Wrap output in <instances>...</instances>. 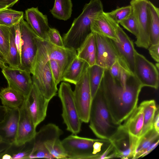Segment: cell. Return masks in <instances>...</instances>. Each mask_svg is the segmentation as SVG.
Listing matches in <instances>:
<instances>
[{
    "mask_svg": "<svg viewBox=\"0 0 159 159\" xmlns=\"http://www.w3.org/2000/svg\"><path fill=\"white\" fill-rule=\"evenodd\" d=\"M99 87L114 122L120 125L137 106L143 87L134 75L120 82L105 69Z\"/></svg>",
    "mask_w": 159,
    "mask_h": 159,
    "instance_id": "1",
    "label": "cell"
},
{
    "mask_svg": "<svg viewBox=\"0 0 159 159\" xmlns=\"http://www.w3.org/2000/svg\"><path fill=\"white\" fill-rule=\"evenodd\" d=\"M103 11L101 0H90L84 5L82 13L74 20L71 26L63 39L64 46L76 51L81 46L92 32V21Z\"/></svg>",
    "mask_w": 159,
    "mask_h": 159,
    "instance_id": "2",
    "label": "cell"
},
{
    "mask_svg": "<svg viewBox=\"0 0 159 159\" xmlns=\"http://www.w3.org/2000/svg\"><path fill=\"white\" fill-rule=\"evenodd\" d=\"M89 122L90 128L97 137L107 140L120 125L114 122L100 87L92 99Z\"/></svg>",
    "mask_w": 159,
    "mask_h": 159,
    "instance_id": "3",
    "label": "cell"
},
{
    "mask_svg": "<svg viewBox=\"0 0 159 159\" xmlns=\"http://www.w3.org/2000/svg\"><path fill=\"white\" fill-rule=\"evenodd\" d=\"M38 51L31 74L33 83L42 94L51 100L57 94V85L53 79L49 60L47 55L42 39H37Z\"/></svg>",
    "mask_w": 159,
    "mask_h": 159,
    "instance_id": "4",
    "label": "cell"
},
{
    "mask_svg": "<svg viewBox=\"0 0 159 159\" xmlns=\"http://www.w3.org/2000/svg\"><path fill=\"white\" fill-rule=\"evenodd\" d=\"M62 130L55 124L50 123L36 132L33 139V146L30 159L54 158L51 153L54 147L61 142L60 137Z\"/></svg>",
    "mask_w": 159,
    "mask_h": 159,
    "instance_id": "5",
    "label": "cell"
},
{
    "mask_svg": "<svg viewBox=\"0 0 159 159\" xmlns=\"http://www.w3.org/2000/svg\"><path fill=\"white\" fill-rule=\"evenodd\" d=\"M62 106V116L66 129L77 134L81 130L82 122L79 116L75 102L74 91L69 83L62 82L58 91Z\"/></svg>",
    "mask_w": 159,
    "mask_h": 159,
    "instance_id": "6",
    "label": "cell"
},
{
    "mask_svg": "<svg viewBox=\"0 0 159 159\" xmlns=\"http://www.w3.org/2000/svg\"><path fill=\"white\" fill-rule=\"evenodd\" d=\"M21 35V64L19 68L31 74L35 61L39 37L24 18L19 22Z\"/></svg>",
    "mask_w": 159,
    "mask_h": 159,
    "instance_id": "7",
    "label": "cell"
},
{
    "mask_svg": "<svg viewBox=\"0 0 159 159\" xmlns=\"http://www.w3.org/2000/svg\"><path fill=\"white\" fill-rule=\"evenodd\" d=\"M106 16L113 27L117 36L116 40L111 39V43L119 59L129 71L134 75L135 55L137 51L134 48L133 41L119 24Z\"/></svg>",
    "mask_w": 159,
    "mask_h": 159,
    "instance_id": "8",
    "label": "cell"
},
{
    "mask_svg": "<svg viewBox=\"0 0 159 159\" xmlns=\"http://www.w3.org/2000/svg\"><path fill=\"white\" fill-rule=\"evenodd\" d=\"M149 0H131L130 5L137 24L138 33L134 42L138 47L148 49L150 45L149 15L148 8Z\"/></svg>",
    "mask_w": 159,
    "mask_h": 159,
    "instance_id": "9",
    "label": "cell"
},
{
    "mask_svg": "<svg viewBox=\"0 0 159 159\" xmlns=\"http://www.w3.org/2000/svg\"><path fill=\"white\" fill-rule=\"evenodd\" d=\"M97 139L85 138L72 134L61 140L67 159H96L93 146Z\"/></svg>",
    "mask_w": 159,
    "mask_h": 159,
    "instance_id": "10",
    "label": "cell"
},
{
    "mask_svg": "<svg viewBox=\"0 0 159 159\" xmlns=\"http://www.w3.org/2000/svg\"><path fill=\"white\" fill-rule=\"evenodd\" d=\"M139 139L130 134L121 124L109 139L114 147L115 158L134 159Z\"/></svg>",
    "mask_w": 159,
    "mask_h": 159,
    "instance_id": "11",
    "label": "cell"
},
{
    "mask_svg": "<svg viewBox=\"0 0 159 159\" xmlns=\"http://www.w3.org/2000/svg\"><path fill=\"white\" fill-rule=\"evenodd\" d=\"M89 67L75 84L74 91V100L79 116L82 122L85 123L89 122L92 100L89 80Z\"/></svg>",
    "mask_w": 159,
    "mask_h": 159,
    "instance_id": "12",
    "label": "cell"
},
{
    "mask_svg": "<svg viewBox=\"0 0 159 159\" xmlns=\"http://www.w3.org/2000/svg\"><path fill=\"white\" fill-rule=\"evenodd\" d=\"M158 70L156 66L143 55L136 52L135 55L134 75L143 87L157 89Z\"/></svg>",
    "mask_w": 159,
    "mask_h": 159,
    "instance_id": "13",
    "label": "cell"
},
{
    "mask_svg": "<svg viewBox=\"0 0 159 159\" xmlns=\"http://www.w3.org/2000/svg\"><path fill=\"white\" fill-rule=\"evenodd\" d=\"M50 100L46 98L33 83L25 103L36 127L45 119Z\"/></svg>",
    "mask_w": 159,
    "mask_h": 159,
    "instance_id": "14",
    "label": "cell"
},
{
    "mask_svg": "<svg viewBox=\"0 0 159 159\" xmlns=\"http://www.w3.org/2000/svg\"><path fill=\"white\" fill-rule=\"evenodd\" d=\"M2 72L8 86L18 91L25 98L27 96L33 84L30 73L19 68L7 66L2 69Z\"/></svg>",
    "mask_w": 159,
    "mask_h": 159,
    "instance_id": "15",
    "label": "cell"
},
{
    "mask_svg": "<svg viewBox=\"0 0 159 159\" xmlns=\"http://www.w3.org/2000/svg\"><path fill=\"white\" fill-rule=\"evenodd\" d=\"M94 33L96 45V64L108 69L119 58L110 39Z\"/></svg>",
    "mask_w": 159,
    "mask_h": 159,
    "instance_id": "16",
    "label": "cell"
},
{
    "mask_svg": "<svg viewBox=\"0 0 159 159\" xmlns=\"http://www.w3.org/2000/svg\"><path fill=\"white\" fill-rule=\"evenodd\" d=\"M42 41L48 59L57 62L63 75L77 56L76 51L66 47L57 46L47 40L42 39Z\"/></svg>",
    "mask_w": 159,
    "mask_h": 159,
    "instance_id": "17",
    "label": "cell"
},
{
    "mask_svg": "<svg viewBox=\"0 0 159 159\" xmlns=\"http://www.w3.org/2000/svg\"><path fill=\"white\" fill-rule=\"evenodd\" d=\"M19 110L17 131L13 143L17 146L22 145L32 140L36 132V127L26 107L25 102L19 108Z\"/></svg>",
    "mask_w": 159,
    "mask_h": 159,
    "instance_id": "18",
    "label": "cell"
},
{
    "mask_svg": "<svg viewBox=\"0 0 159 159\" xmlns=\"http://www.w3.org/2000/svg\"><path fill=\"white\" fill-rule=\"evenodd\" d=\"M7 108L5 117L0 123V136L3 142L11 144L15 141L20 116L19 108Z\"/></svg>",
    "mask_w": 159,
    "mask_h": 159,
    "instance_id": "19",
    "label": "cell"
},
{
    "mask_svg": "<svg viewBox=\"0 0 159 159\" xmlns=\"http://www.w3.org/2000/svg\"><path fill=\"white\" fill-rule=\"evenodd\" d=\"M25 18L39 38L48 40V34L50 27L47 15L43 14L38 7H32L25 11Z\"/></svg>",
    "mask_w": 159,
    "mask_h": 159,
    "instance_id": "20",
    "label": "cell"
},
{
    "mask_svg": "<svg viewBox=\"0 0 159 159\" xmlns=\"http://www.w3.org/2000/svg\"><path fill=\"white\" fill-rule=\"evenodd\" d=\"M143 108L140 104L121 125L130 134L139 138L143 127Z\"/></svg>",
    "mask_w": 159,
    "mask_h": 159,
    "instance_id": "21",
    "label": "cell"
},
{
    "mask_svg": "<svg viewBox=\"0 0 159 159\" xmlns=\"http://www.w3.org/2000/svg\"><path fill=\"white\" fill-rule=\"evenodd\" d=\"M89 66L86 61L76 56L63 74L62 81L75 85Z\"/></svg>",
    "mask_w": 159,
    "mask_h": 159,
    "instance_id": "22",
    "label": "cell"
},
{
    "mask_svg": "<svg viewBox=\"0 0 159 159\" xmlns=\"http://www.w3.org/2000/svg\"><path fill=\"white\" fill-rule=\"evenodd\" d=\"M91 29L92 32L112 40H116L117 39L115 30L104 11L98 14L93 20Z\"/></svg>",
    "mask_w": 159,
    "mask_h": 159,
    "instance_id": "23",
    "label": "cell"
},
{
    "mask_svg": "<svg viewBox=\"0 0 159 159\" xmlns=\"http://www.w3.org/2000/svg\"><path fill=\"white\" fill-rule=\"evenodd\" d=\"M25 98L20 93L9 86L2 88L0 91L2 104L7 108H20L24 103Z\"/></svg>",
    "mask_w": 159,
    "mask_h": 159,
    "instance_id": "24",
    "label": "cell"
},
{
    "mask_svg": "<svg viewBox=\"0 0 159 159\" xmlns=\"http://www.w3.org/2000/svg\"><path fill=\"white\" fill-rule=\"evenodd\" d=\"M77 51V56L86 61L89 66L96 64V45L94 32L88 36Z\"/></svg>",
    "mask_w": 159,
    "mask_h": 159,
    "instance_id": "25",
    "label": "cell"
},
{
    "mask_svg": "<svg viewBox=\"0 0 159 159\" xmlns=\"http://www.w3.org/2000/svg\"><path fill=\"white\" fill-rule=\"evenodd\" d=\"M148 8L149 15L150 45L159 43V9L149 0Z\"/></svg>",
    "mask_w": 159,
    "mask_h": 159,
    "instance_id": "26",
    "label": "cell"
},
{
    "mask_svg": "<svg viewBox=\"0 0 159 159\" xmlns=\"http://www.w3.org/2000/svg\"><path fill=\"white\" fill-rule=\"evenodd\" d=\"M143 108L144 119L140 138L153 127V120L157 107L155 100H145L140 103Z\"/></svg>",
    "mask_w": 159,
    "mask_h": 159,
    "instance_id": "27",
    "label": "cell"
},
{
    "mask_svg": "<svg viewBox=\"0 0 159 159\" xmlns=\"http://www.w3.org/2000/svg\"><path fill=\"white\" fill-rule=\"evenodd\" d=\"M72 7L71 0H55L50 12L54 18L66 21L71 17Z\"/></svg>",
    "mask_w": 159,
    "mask_h": 159,
    "instance_id": "28",
    "label": "cell"
},
{
    "mask_svg": "<svg viewBox=\"0 0 159 159\" xmlns=\"http://www.w3.org/2000/svg\"><path fill=\"white\" fill-rule=\"evenodd\" d=\"M159 140V132L153 127L139 138L134 159L142 157L145 151L152 144Z\"/></svg>",
    "mask_w": 159,
    "mask_h": 159,
    "instance_id": "29",
    "label": "cell"
},
{
    "mask_svg": "<svg viewBox=\"0 0 159 159\" xmlns=\"http://www.w3.org/2000/svg\"><path fill=\"white\" fill-rule=\"evenodd\" d=\"M105 70L96 64L89 67V80L92 99L99 89Z\"/></svg>",
    "mask_w": 159,
    "mask_h": 159,
    "instance_id": "30",
    "label": "cell"
},
{
    "mask_svg": "<svg viewBox=\"0 0 159 159\" xmlns=\"http://www.w3.org/2000/svg\"><path fill=\"white\" fill-rule=\"evenodd\" d=\"M14 25L10 27V44L6 63L12 68H19L21 64L20 56L16 44Z\"/></svg>",
    "mask_w": 159,
    "mask_h": 159,
    "instance_id": "31",
    "label": "cell"
},
{
    "mask_svg": "<svg viewBox=\"0 0 159 159\" xmlns=\"http://www.w3.org/2000/svg\"><path fill=\"white\" fill-rule=\"evenodd\" d=\"M23 17V12L7 8L0 11V25L11 27L19 23Z\"/></svg>",
    "mask_w": 159,
    "mask_h": 159,
    "instance_id": "32",
    "label": "cell"
},
{
    "mask_svg": "<svg viewBox=\"0 0 159 159\" xmlns=\"http://www.w3.org/2000/svg\"><path fill=\"white\" fill-rule=\"evenodd\" d=\"M108 70L111 76L120 82L125 81L131 75H133L119 58Z\"/></svg>",
    "mask_w": 159,
    "mask_h": 159,
    "instance_id": "33",
    "label": "cell"
},
{
    "mask_svg": "<svg viewBox=\"0 0 159 159\" xmlns=\"http://www.w3.org/2000/svg\"><path fill=\"white\" fill-rule=\"evenodd\" d=\"M132 12L131 5L118 7L110 12H104L105 14L109 18L116 23H120L128 17Z\"/></svg>",
    "mask_w": 159,
    "mask_h": 159,
    "instance_id": "34",
    "label": "cell"
},
{
    "mask_svg": "<svg viewBox=\"0 0 159 159\" xmlns=\"http://www.w3.org/2000/svg\"><path fill=\"white\" fill-rule=\"evenodd\" d=\"M10 27L0 25V51L6 64L10 44Z\"/></svg>",
    "mask_w": 159,
    "mask_h": 159,
    "instance_id": "35",
    "label": "cell"
},
{
    "mask_svg": "<svg viewBox=\"0 0 159 159\" xmlns=\"http://www.w3.org/2000/svg\"><path fill=\"white\" fill-rule=\"evenodd\" d=\"M33 146V139L22 145L17 146L14 144L11 159H30Z\"/></svg>",
    "mask_w": 159,
    "mask_h": 159,
    "instance_id": "36",
    "label": "cell"
},
{
    "mask_svg": "<svg viewBox=\"0 0 159 159\" xmlns=\"http://www.w3.org/2000/svg\"><path fill=\"white\" fill-rule=\"evenodd\" d=\"M119 24L136 37L137 36L138 33V26L133 11L128 17L121 21Z\"/></svg>",
    "mask_w": 159,
    "mask_h": 159,
    "instance_id": "37",
    "label": "cell"
},
{
    "mask_svg": "<svg viewBox=\"0 0 159 159\" xmlns=\"http://www.w3.org/2000/svg\"><path fill=\"white\" fill-rule=\"evenodd\" d=\"M48 41L57 46L65 47L63 39L56 29L50 28L48 34Z\"/></svg>",
    "mask_w": 159,
    "mask_h": 159,
    "instance_id": "38",
    "label": "cell"
},
{
    "mask_svg": "<svg viewBox=\"0 0 159 159\" xmlns=\"http://www.w3.org/2000/svg\"><path fill=\"white\" fill-rule=\"evenodd\" d=\"M49 60L52 73L54 80L57 85L62 81L63 74L57 62L54 60Z\"/></svg>",
    "mask_w": 159,
    "mask_h": 159,
    "instance_id": "39",
    "label": "cell"
},
{
    "mask_svg": "<svg viewBox=\"0 0 159 159\" xmlns=\"http://www.w3.org/2000/svg\"><path fill=\"white\" fill-rule=\"evenodd\" d=\"M149 53L154 61L157 63L159 62V43L150 45L148 48Z\"/></svg>",
    "mask_w": 159,
    "mask_h": 159,
    "instance_id": "40",
    "label": "cell"
},
{
    "mask_svg": "<svg viewBox=\"0 0 159 159\" xmlns=\"http://www.w3.org/2000/svg\"><path fill=\"white\" fill-rule=\"evenodd\" d=\"M153 126L155 129L157 131L159 132V112L158 106L155 114Z\"/></svg>",
    "mask_w": 159,
    "mask_h": 159,
    "instance_id": "41",
    "label": "cell"
},
{
    "mask_svg": "<svg viewBox=\"0 0 159 159\" xmlns=\"http://www.w3.org/2000/svg\"><path fill=\"white\" fill-rule=\"evenodd\" d=\"M159 142V140L152 144L144 152L142 157L146 156L153 151L157 146Z\"/></svg>",
    "mask_w": 159,
    "mask_h": 159,
    "instance_id": "42",
    "label": "cell"
},
{
    "mask_svg": "<svg viewBox=\"0 0 159 159\" xmlns=\"http://www.w3.org/2000/svg\"><path fill=\"white\" fill-rule=\"evenodd\" d=\"M7 108L3 105H0V123L4 119L6 116Z\"/></svg>",
    "mask_w": 159,
    "mask_h": 159,
    "instance_id": "43",
    "label": "cell"
},
{
    "mask_svg": "<svg viewBox=\"0 0 159 159\" xmlns=\"http://www.w3.org/2000/svg\"><path fill=\"white\" fill-rule=\"evenodd\" d=\"M10 145V144L2 142L0 144V153L5 150Z\"/></svg>",
    "mask_w": 159,
    "mask_h": 159,
    "instance_id": "44",
    "label": "cell"
},
{
    "mask_svg": "<svg viewBox=\"0 0 159 159\" xmlns=\"http://www.w3.org/2000/svg\"><path fill=\"white\" fill-rule=\"evenodd\" d=\"M19 0H0L1 1L4 2L9 5L10 7L13 6Z\"/></svg>",
    "mask_w": 159,
    "mask_h": 159,
    "instance_id": "45",
    "label": "cell"
},
{
    "mask_svg": "<svg viewBox=\"0 0 159 159\" xmlns=\"http://www.w3.org/2000/svg\"><path fill=\"white\" fill-rule=\"evenodd\" d=\"M10 7L7 3L0 1V11Z\"/></svg>",
    "mask_w": 159,
    "mask_h": 159,
    "instance_id": "46",
    "label": "cell"
},
{
    "mask_svg": "<svg viewBox=\"0 0 159 159\" xmlns=\"http://www.w3.org/2000/svg\"><path fill=\"white\" fill-rule=\"evenodd\" d=\"M7 66L5 65V64L2 63L0 60V67L2 69L3 67H5Z\"/></svg>",
    "mask_w": 159,
    "mask_h": 159,
    "instance_id": "47",
    "label": "cell"
},
{
    "mask_svg": "<svg viewBox=\"0 0 159 159\" xmlns=\"http://www.w3.org/2000/svg\"><path fill=\"white\" fill-rule=\"evenodd\" d=\"M3 55H2V53L0 51V59H2L3 58Z\"/></svg>",
    "mask_w": 159,
    "mask_h": 159,
    "instance_id": "48",
    "label": "cell"
},
{
    "mask_svg": "<svg viewBox=\"0 0 159 159\" xmlns=\"http://www.w3.org/2000/svg\"><path fill=\"white\" fill-rule=\"evenodd\" d=\"M2 139L0 136V144L2 142Z\"/></svg>",
    "mask_w": 159,
    "mask_h": 159,
    "instance_id": "49",
    "label": "cell"
}]
</instances>
